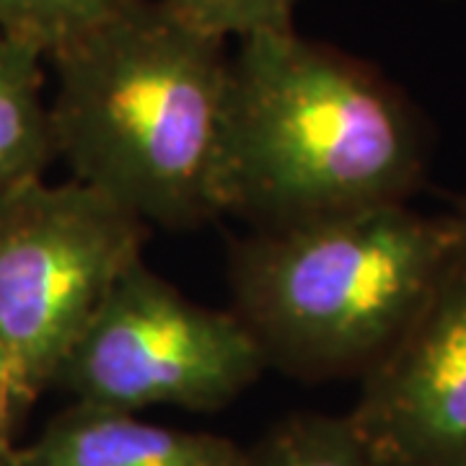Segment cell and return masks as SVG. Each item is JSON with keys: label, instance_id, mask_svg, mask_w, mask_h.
Segmentation results:
<instances>
[{"label": "cell", "instance_id": "6da1fadb", "mask_svg": "<svg viewBox=\"0 0 466 466\" xmlns=\"http://www.w3.org/2000/svg\"><path fill=\"white\" fill-rule=\"evenodd\" d=\"M57 158L148 226L223 216L226 39L135 0L50 60Z\"/></svg>", "mask_w": 466, "mask_h": 466}, {"label": "cell", "instance_id": "277c9868", "mask_svg": "<svg viewBox=\"0 0 466 466\" xmlns=\"http://www.w3.org/2000/svg\"><path fill=\"white\" fill-rule=\"evenodd\" d=\"M148 228L78 179L42 177L0 198V348L18 415L55 386L119 278L143 259Z\"/></svg>", "mask_w": 466, "mask_h": 466}, {"label": "cell", "instance_id": "30bf717a", "mask_svg": "<svg viewBox=\"0 0 466 466\" xmlns=\"http://www.w3.org/2000/svg\"><path fill=\"white\" fill-rule=\"evenodd\" d=\"M135 0H0V32L52 60Z\"/></svg>", "mask_w": 466, "mask_h": 466}, {"label": "cell", "instance_id": "7c38bea8", "mask_svg": "<svg viewBox=\"0 0 466 466\" xmlns=\"http://www.w3.org/2000/svg\"><path fill=\"white\" fill-rule=\"evenodd\" d=\"M18 410L14 400V383H11V368L8 358L0 348V466L11 464L14 456V428H16Z\"/></svg>", "mask_w": 466, "mask_h": 466}, {"label": "cell", "instance_id": "9c48e42d", "mask_svg": "<svg viewBox=\"0 0 466 466\" xmlns=\"http://www.w3.org/2000/svg\"><path fill=\"white\" fill-rule=\"evenodd\" d=\"M241 466H376L350 417L293 415L244 451Z\"/></svg>", "mask_w": 466, "mask_h": 466}, {"label": "cell", "instance_id": "8fae6325", "mask_svg": "<svg viewBox=\"0 0 466 466\" xmlns=\"http://www.w3.org/2000/svg\"><path fill=\"white\" fill-rule=\"evenodd\" d=\"M187 26L218 39L290 32L299 0H161Z\"/></svg>", "mask_w": 466, "mask_h": 466}, {"label": "cell", "instance_id": "5b68a950", "mask_svg": "<svg viewBox=\"0 0 466 466\" xmlns=\"http://www.w3.org/2000/svg\"><path fill=\"white\" fill-rule=\"evenodd\" d=\"M265 368V350L233 311L189 300L140 259L67 352L55 386L76 401L127 412H216Z\"/></svg>", "mask_w": 466, "mask_h": 466}, {"label": "cell", "instance_id": "52a82bcc", "mask_svg": "<svg viewBox=\"0 0 466 466\" xmlns=\"http://www.w3.org/2000/svg\"><path fill=\"white\" fill-rule=\"evenodd\" d=\"M228 438L150 422L137 412L73 401L8 466H241Z\"/></svg>", "mask_w": 466, "mask_h": 466}, {"label": "cell", "instance_id": "4fadbf2b", "mask_svg": "<svg viewBox=\"0 0 466 466\" xmlns=\"http://www.w3.org/2000/svg\"><path fill=\"white\" fill-rule=\"evenodd\" d=\"M453 216L459 218V220H461V226H464V228H466V198L461 202H459V210H456Z\"/></svg>", "mask_w": 466, "mask_h": 466}, {"label": "cell", "instance_id": "7a4b0ae2", "mask_svg": "<svg viewBox=\"0 0 466 466\" xmlns=\"http://www.w3.org/2000/svg\"><path fill=\"white\" fill-rule=\"evenodd\" d=\"M422 133L376 70L290 32L241 39L228 66L223 216L254 228L404 202Z\"/></svg>", "mask_w": 466, "mask_h": 466}, {"label": "cell", "instance_id": "3957f363", "mask_svg": "<svg viewBox=\"0 0 466 466\" xmlns=\"http://www.w3.org/2000/svg\"><path fill=\"white\" fill-rule=\"evenodd\" d=\"M456 216L407 202L254 228L231 249L233 314L267 366L299 376L366 373L397 342L464 247Z\"/></svg>", "mask_w": 466, "mask_h": 466}, {"label": "cell", "instance_id": "ba28073f", "mask_svg": "<svg viewBox=\"0 0 466 466\" xmlns=\"http://www.w3.org/2000/svg\"><path fill=\"white\" fill-rule=\"evenodd\" d=\"M42 60V52L0 32V198L42 179L57 161Z\"/></svg>", "mask_w": 466, "mask_h": 466}, {"label": "cell", "instance_id": "8992f818", "mask_svg": "<svg viewBox=\"0 0 466 466\" xmlns=\"http://www.w3.org/2000/svg\"><path fill=\"white\" fill-rule=\"evenodd\" d=\"M348 417L376 466H466V241Z\"/></svg>", "mask_w": 466, "mask_h": 466}]
</instances>
